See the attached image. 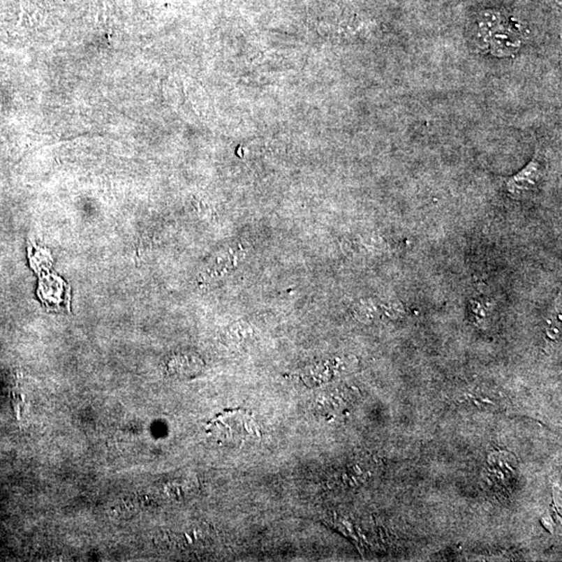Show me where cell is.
<instances>
[{
    "label": "cell",
    "instance_id": "obj_4",
    "mask_svg": "<svg viewBox=\"0 0 562 562\" xmlns=\"http://www.w3.org/2000/svg\"><path fill=\"white\" fill-rule=\"evenodd\" d=\"M354 317L364 323L377 321L383 318L394 320L403 315V306L399 301H377L375 299H362L353 306Z\"/></svg>",
    "mask_w": 562,
    "mask_h": 562
},
{
    "label": "cell",
    "instance_id": "obj_2",
    "mask_svg": "<svg viewBox=\"0 0 562 562\" xmlns=\"http://www.w3.org/2000/svg\"><path fill=\"white\" fill-rule=\"evenodd\" d=\"M247 256V248L241 243L222 248L207 262L203 270L207 282L219 281L230 275Z\"/></svg>",
    "mask_w": 562,
    "mask_h": 562
},
{
    "label": "cell",
    "instance_id": "obj_1",
    "mask_svg": "<svg viewBox=\"0 0 562 562\" xmlns=\"http://www.w3.org/2000/svg\"><path fill=\"white\" fill-rule=\"evenodd\" d=\"M209 436L224 446L242 447L258 442L260 428L256 420L242 409L224 411L207 423Z\"/></svg>",
    "mask_w": 562,
    "mask_h": 562
},
{
    "label": "cell",
    "instance_id": "obj_3",
    "mask_svg": "<svg viewBox=\"0 0 562 562\" xmlns=\"http://www.w3.org/2000/svg\"><path fill=\"white\" fill-rule=\"evenodd\" d=\"M545 172L542 158L536 156L521 171L506 180L505 188L509 196L513 199H524L533 194L544 178Z\"/></svg>",
    "mask_w": 562,
    "mask_h": 562
},
{
    "label": "cell",
    "instance_id": "obj_5",
    "mask_svg": "<svg viewBox=\"0 0 562 562\" xmlns=\"http://www.w3.org/2000/svg\"><path fill=\"white\" fill-rule=\"evenodd\" d=\"M253 334V330L249 324L239 321L231 324L225 330L224 339L230 345L239 346L242 343H248Z\"/></svg>",
    "mask_w": 562,
    "mask_h": 562
},
{
    "label": "cell",
    "instance_id": "obj_7",
    "mask_svg": "<svg viewBox=\"0 0 562 562\" xmlns=\"http://www.w3.org/2000/svg\"><path fill=\"white\" fill-rule=\"evenodd\" d=\"M170 370L172 374L188 375L195 374L201 368V362L198 358L190 357V356H180L174 358L170 362Z\"/></svg>",
    "mask_w": 562,
    "mask_h": 562
},
{
    "label": "cell",
    "instance_id": "obj_6",
    "mask_svg": "<svg viewBox=\"0 0 562 562\" xmlns=\"http://www.w3.org/2000/svg\"><path fill=\"white\" fill-rule=\"evenodd\" d=\"M337 366H332V364L327 362V364H316V366L311 367V368L305 369L303 371L301 377L305 383H320L324 381L330 380L334 374V371L336 370Z\"/></svg>",
    "mask_w": 562,
    "mask_h": 562
}]
</instances>
